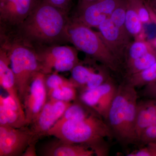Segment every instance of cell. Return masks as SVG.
I'll use <instances>...</instances> for the list:
<instances>
[{
	"label": "cell",
	"mask_w": 156,
	"mask_h": 156,
	"mask_svg": "<svg viewBox=\"0 0 156 156\" xmlns=\"http://www.w3.org/2000/svg\"><path fill=\"white\" fill-rule=\"evenodd\" d=\"M91 28L74 18H69L67 28L69 42L108 69L119 71L121 62L109 49L100 33Z\"/></svg>",
	"instance_id": "cell-5"
},
{
	"label": "cell",
	"mask_w": 156,
	"mask_h": 156,
	"mask_svg": "<svg viewBox=\"0 0 156 156\" xmlns=\"http://www.w3.org/2000/svg\"><path fill=\"white\" fill-rule=\"evenodd\" d=\"M77 89L73 84L66 85L48 92V99L72 102L77 96Z\"/></svg>",
	"instance_id": "cell-21"
},
{
	"label": "cell",
	"mask_w": 156,
	"mask_h": 156,
	"mask_svg": "<svg viewBox=\"0 0 156 156\" xmlns=\"http://www.w3.org/2000/svg\"><path fill=\"white\" fill-rule=\"evenodd\" d=\"M41 154L46 156H92L95 154L94 151L87 146L66 142L57 138L46 144Z\"/></svg>",
	"instance_id": "cell-13"
},
{
	"label": "cell",
	"mask_w": 156,
	"mask_h": 156,
	"mask_svg": "<svg viewBox=\"0 0 156 156\" xmlns=\"http://www.w3.org/2000/svg\"><path fill=\"white\" fill-rule=\"evenodd\" d=\"M154 49L151 43L144 40H136L128 45L125 55V63L139 58Z\"/></svg>",
	"instance_id": "cell-19"
},
{
	"label": "cell",
	"mask_w": 156,
	"mask_h": 156,
	"mask_svg": "<svg viewBox=\"0 0 156 156\" xmlns=\"http://www.w3.org/2000/svg\"><path fill=\"white\" fill-rule=\"evenodd\" d=\"M156 115V99L138 101L136 106L135 132L137 143L143 131L150 126Z\"/></svg>",
	"instance_id": "cell-15"
},
{
	"label": "cell",
	"mask_w": 156,
	"mask_h": 156,
	"mask_svg": "<svg viewBox=\"0 0 156 156\" xmlns=\"http://www.w3.org/2000/svg\"><path fill=\"white\" fill-rule=\"evenodd\" d=\"M45 76L46 74L42 72L37 73L23 100V106L29 126L34 122L48 101Z\"/></svg>",
	"instance_id": "cell-8"
},
{
	"label": "cell",
	"mask_w": 156,
	"mask_h": 156,
	"mask_svg": "<svg viewBox=\"0 0 156 156\" xmlns=\"http://www.w3.org/2000/svg\"><path fill=\"white\" fill-rule=\"evenodd\" d=\"M68 11L43 0L21 24L14 37L35 50L69 42Z\"/></svg>",
	"instance_id": "cell-1"
},
{
	"label": "cell",
	"mask_w": 156,
	"mask_h": 156,
	"mask_svg": "<svg viewBox=\"0 0 156 156\" xmlns=\"http://www.w3.org/2000/svg\"><path fill=\"white\" fill-rule=\"evenodd\" d=\"M97 70L86 66L85 62H80L71 71V77L70 80L77 89L80 91Z\"/></svg>",
	"instance_id": "cell-16"
},
{
	"label": "cell",
	"mask_w": 156,
	"mask_h": 156,
	"mask_svg": "<svg viewBox=\"0 0 156 156\" xmlns=\"http://www.w3.org/2000/svg\"><path fill=\"white\" fill-rule=\"evenodd\" d=\"M40 139L28 126H0V156H23L29 146Z\"/></svg>",
	"instance_id": "cell-7"
},
{
	"label": "cell",
	"mask_w": 156,
	"mask_h": 156,
	"mask_svg": "<svg viewBox=\"0 0 156 156\" xmlns=\"http://www.w3.org/2000/svg\"><path fill=\"white\" fill-rule=\"evenodd\" d=\"M73 17L85 25L98 27L108 19L119 5L116 0H95L85 1Z\"/></svg>",
	"instance_id": "cell-9"
},
{
	"label": "cell",
	"mask_w": 156,
	"mask_h": 156,
	"mask_svg": "<svg viewBox=\"0 0 156 156\" xmlns=\"http://www.w3.org/2000/svg\"><path fill=\"white\" fill-rule=\"evenodd\" d=\"M156 142V125L152 124L145 128L140 137L138 144L146 145Z\"/></svg>",
	"instance_id": "cell-25"
},
{
	"label": "cell",
	"mask_w": 156,
	"mask_h": 156,
	"mask_svg": "<svg viewBox=\"0 0 156 156\" xmlns=\"http://www.w3.org/2000/svg\"><path fill=\"white\" fill-rule=\"evenodd\" d=\"M48 135L66 142L87 146L98 156L108 155L109 147L106 139L114 138L106 121L92 109L83 116L53 126Z\"/></svg>",
	"instance_id": "cell-2"
},
{
	"label": "cell",
	"mask_w": 156,
	"mask_h": 156,
	"mask_svg": "<svg viewBox=\"0 0 156 156\" xmlns=\"http://www.w3.org/2000/svg\"><path fill=\"white\" fill-rule=\"evenodd\" d=\"M41 0H0V20L2 25L17 27L32 12Z\"/></svg>",
	"instance_id": "cell-10"
},
{
	"label": "cell",
	"mask_w": 156,
	"mask_h": 156,
	"mask_svg": "<svg viewBox=\"0 0 156 156\" xmlns=\"http://www.w3.org/2000/svg\"><path fill=\"white\" fill-rule=\"evenodd\" d=\"M106 69H108L105 67L104 69H99L96 71L83 88L80 91V92L97 88L111 78L109 76Z\"/></svg>",
	"instance_id": "cell-22"
},
{
	"label": "cell",
	"mask_w": 156,
	"mask_h": 156,
	"mask_svg": "<svg viewBox=\"0 0 156 156\" xmlns=\"http://www.w3.org/2000/svg\"><path fill=\"white\" fill-rule=\"evenodd\" d=\"M138 95L136 88L125 82L118 87L106 122L114 138L123 146L138 144L135 123Z\"/></svg>",
	"instance_id": "cell-3"
},
{
	"label": "cell",
	"mask_w": 156,
	"mask_h": 156,
	"mask_svg": "<svg viewBox=\"0 0 156 156\" xmlns=\"http://www.w3.org/2000/svg\"><path fill=\"white\" fill-rule=\"evenodd\" d=\"M1 48L6 50L10 58L17 90L22 102L28 92L33 79L41 72L35 51L15 37L1 34Z\"/></svg>",
	"instance_id": "cell-4"
},
{
	"label": "cell",
	"mask_w": 156,
	"mask_h": 156,
	"mask_svg": "<svg viewBox=\"0 0 156 156\" xmlns=\"http://www.w3.org/2000/svg\"><path fill=\"white\" fill-rule=\"evenodd\" d=\"M156 62V50L155 49L139 58L125 63L127 76L140 72Z\"/></svg>",
	"instance_id": "cell-17"
},
{
	"label": "cell",
	"mask_w": 156,
	"mask_h": 156,
	"mask_svg": "<svg viewBox=\"0 0 156 156\" xmlns=\"http://www.w3.org/2000/svg\"><path fill=\"white\" fill-rule=\"evenodd\" d=\"M54 7L68 11L71 0H43Z\"/></svg>",
	"instance_id": "cell-29"
},
{
	"label": "cell",
	"mask_w": 156,
	"mask_h": 156,
	"mask_svg": "<svg viewBox=\"0 0 156 156\" xmlns=\"http://www.w3.org/2000/svg\"><path fill=\"white\" fill-rule=\"evenodd\" d=\"M156 80V62L147 69L127 77L126 83L135 87H145Z\"/></svg>",
	"instance_id": "cell-18"
},
{
	"label": "cell",
	"mask_w": 156,
	"mask_h": 156,
	"mask_svg": "<svg viewBox=\"0 0 156 156\" xmlns=\"http://www.w3.org/2000/svg\"><path fill=\"white\" fill-rule=\"evenodd\" d=\"M151 43L152 45H153L154 48L156 50V37L154 39L153 41H152V42Z\"/></svg>",
	"instance_id": "cell-31"
},
{
	"label": "cell",
	"mask_w": 156,
	"mask_h": 156,
	"mask_svg": "<svg viewBox=\"0 0 156 156\" xmlns=\"http://www.w3.org/2000/svg\"><path fill=\"white\" fill-rule=\"evenodd\" d=\"M127 156H156V142L148 144L144 147L130 153Z\"/></svg>",
	"instance_id": "cell-26"
},
{
	"label": "cell",
	"mask_w": 156,
	"mask_h": 156,
	"mask_svg": "<svg viewBox=\"0 0 156 156\" xmlns=\"http://www.w3.org/2000/svg\"><path fill=\"white\" fill-rule=\"evenodd\" d=\"M142 94L147 99H156V80L145 86Z\"/></svg>",
	"instance_id": "cell-28"
},
{
	"label": "cell",
	"mask_w": 156,
	"mask_h": 156,
	"mask_svg": "<svg viewBox=\"0 0 156 156\" xmlns=\"http://www.w3.org/2000/svg\"><path fill=\"white\" fill-rule=\"evenodd\" d=\"M72 102L49 99L34 122L30 126V129L40 138L48 136V131L63 115Z\"/></svg>",
	"instance_id": "cell-11"
},
{
	"label": "cell",
	"mask_w": 156,
	"mask_h": 156,
	"mask_svg": "<svg viewBox=\"0 0 156 156\" xmlns=\"http://www.w3.org/2000/svg\"><path fill=\"white\" fill-rule=\"evenodd\" d=\"M126 7L127 6L119 4L112 12L109 18L115 25L117 27L122 31L123 33L131 36L128 33L126 28Z\"/></svg>",
	"instance_id": "cell-23"
},
{
	"label": "cell",
	"mask_w": 156,
	"mask_h": 156,
	"mask_svg": "<svg viewBox=\"0 0 156 156\" xmlns=\"http://www.w3.org/2000/svg\"><path fill=\"white\" fill-rule=\"evenodd\" d=\"M97 28L107 46L122 64L125 60L127 48L131 43V36L123 33L110 18Z\"/></svg>",
	"instance_id": "cell-12"
},
{
	"label": "cell",
	"mask_w": 156,
	"mask_h": 156,
	"mask_svg": "<svg viewBox=\"0 0 156 156\" xmlns=\"http://www.w3.org/2000/svg\"><path fill=\"white\" fill-rule=\"evenodd\" d=\"M143 24L134 6L129 5L127 6L126 26L129 34L135 37H138L142 33Z\"/></svg>",
	"instance_id": "cell-20"
},
{
	"label": "cell",
	"mask_w": 156,
	"mask_h": 156,
	"mask_svg": "<svg viewBox=\"0 0 156 156\" xmlns=\"http://www.w3.org/2000/svg\"><path fill=\"white\" fill-rule=\"evenodd\" d=\"M38 141V140H35L26 149L23 156H36L37 155L35 146Z\"/></svg>",
	"instance_id": "cell-30"
},
{
	"label": "cell",
	"mask_w": 156,
	"mask_h": 156,
	"mask_svg": "<svg viewBox=\"0 0 156 156\" xmlns=\"http://www.w3.org/2000/svg\"><path fill=\"white\" fill-rule=\"evenodd\" d=\"M45 84L48 90V92L62 86L73 84L70 80H67L59 75L56 72L53 73H51L49 74L46 75Z\"/></svg>",
	"instance_id": "cell-24"
},
{
	"label": "cell",
	"mask_w": 156,
	"mask_h": 156,
	"mask_svg": "<svg viewBox=\"0 0 156 156\" xmlns=\"http://www.w3.org/2000/svg\"><path fill=\"white\" fill-rule=\"evenodd\" d=\"M41 72L47 75L54 69L56 72L69 71L80 62L75 48L61 45L39 48L35 50Z\"/></svg>",
	"instance_id": "cell-6"
},
{
	"label": "cell",
	"mask_w": 156,
	"mask_h": 156,
	"mask_svg": "<svg viewBox=\"0 0 156 156\" xmlns=\"http://www.w3.org/2000/svg\"><path fill=\"white\" fill-rule=\"evenodd\" d=\"M85 1H95V0H84Z\"/></svg>",
	"instance_id": "cell-32"
},
{
	"label": "cell",
	"mask_w": 156,
	"mask_h": 156,
	"mask_svg": "<svg viewBox=\"0 0 156 156\" xmlns=\"http://www.w3.org/2000/svg\"><path fill=\"white\" fill-rule=\"evenodd\" d=\"M138 13L140 19L143 24H146L151 22L150 15L148 11L144 6L134 5Z\"/></svg>",
	"instance_id": "cell-27"
},
{
	"label": "cell",
	"mask_w": 156,
	"mask_h": 156,
	"mask_svg": "<svg viewBox=\"0 0 156 156\" xmlns=\"http://www.w3.org/2000/svg\"><path fill=\"white\" fill-rule=\"evenodd\" d=\"M10 58L8 53L5 49H0V84L3 89L16 101L21 109L23 106L17 90L14 73L11 68Z\"/></svg>",
	"instance_id": "cell-14"
}]
</instances>
